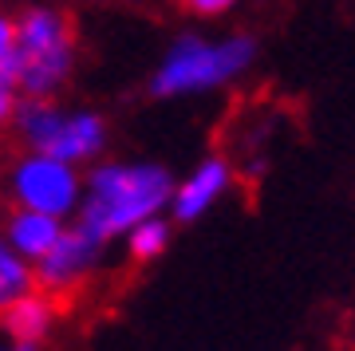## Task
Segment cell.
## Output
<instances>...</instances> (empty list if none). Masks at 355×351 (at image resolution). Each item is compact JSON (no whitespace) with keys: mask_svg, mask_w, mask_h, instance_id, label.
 <instances>
[{"mask_svg":"<svg viewBox=\"0 0 355 351\" xmlns=\"http://www.w3.org/2000/svg\"><path fill=\"white\" fill-rule=\"evenodd\" d=\"M123 245H127V257L135 264H154L158 257L170 252V245H174V221L166 214L146 217V221H139V225H130L127 233H123Z\"/></svg>","mask_w":355,"mask_h":351,"instance_id":"obj_10","label":"cell"},{"mask_svg":"<svg viewBox=\"0 0 355 351\" xmlns=\"http://www.w3.org/2000/svg\"><path fill=\"white\" fill-rule=\"evenodd\" d=\"M12 126L24 151L64 158L71 166L99 162L111 146V123L91 107H60L55 99H20Z\"/></svg>","mask_w":355,"mask_h":351,"instance_id":"obj_4","label":"cell"},{"mask_svg":"<svg viewBox=\"0 0 355 351\" xmlns=\"http://www.w3.org/2000/svg\"><path fill=\"white\" fill-rule=\"evenodd\" d=\"M55 320H60L55 296L44 289H28L0 308V336L16 339V343H36V348H44L48 336L55 332Z\"/></svg>","mask_w":355,"mask_h":351,"instance_id":"obj_8","label":"cell"},{"mask_svg":"<svg viewBox=\"0 0 355 351\" xmlns=\"http://www.w3.org/2000/svg\"><path fill=\"white\" fill-rule=\"evenodd\" d=\"M241 0H182V8L190 16H202V20H217V16H229Z\"/></svg>","mask_w":355,"mask_h":351,"instance_id":"obj_12","label":"cell"},{"mask_svg":"<svg viewBox=\"0 0 355 351\" xmlns=\"http://www.w3.org/2000/svg\"><path fill=\"white\" fill-rule=\"evenodd\" d=\"M76 24L55 4H32L16 16V48L8 79L24 99H55L76 71Z\"/></svg>","mask_w":355,"mask_h":351,"instance_id":"obj_3","label":"cell"},{"mask_svg":"<svg viewBox=\"0 0 355 351\" xmlns=\"http://www.w3.org/2000/svg\"><path fill=\"white\" fill-rule=\"evenodd\" d=\"M16 103H20V91H16V83H12L8 76H0V126L12 123Z\"/></svg>","mask_w":355,"mask_h":351,"instance_id":"obj_14","label":"cell"},{"mask_svg":"<svg viewBox=\"0 0 355 351\" xmlns=\"http://www.w3.org/2000/svg\"><path fill=\"white\" fill-rule=\"evenodd\" d=\"M233 186H237V166H233V158H225V154H205L182 178H174L166 217L178 221V225H193L214 205H221Z\"/></svg>","mask_w":355,"mask_h":351,"instance_id":"obj_6","label":"cell"},{"mask_svg":"<svg viewBox=\"0 0 355 351\" xmlns=\"http://www.w3.org/2000/svg\"><path fill=\"white\" fill-rule=\"evenodd\" d=\"M103 249H107V245H99L95 237H87L79 225H71V229L64 225V233L55 237V245L32 264V273H36V289L51 292V296L79 289V284L99 268Z\"/></svg>","mask_w":355,"mask_h":351,"instance_id":"obj_7","label":"cell"},{"mask_svg":"<svg viewBox=\"0 0 355 351\" xmlns=\"http://www.w3.org/2000/svg\"><path fill=\"white\" fill-rule=\"evenodd\" d=\"M170 189H174V174L162 162L99 158L83 174V198H79L76 209V225L99 245H111L130 225L166 214Z\"/></svg>","mask_w":355,"mask_h":351,"instance_id":"obj_1","label":"cell"},{"mask_svg":"<svg viewBox=\"0 0 355 351\" xmlns=\"http://www.w3.org/2000/svg\"><path fill=\"white\" fill-rule=\"evenodd\" d=\"M0 351H44V348H36V343H16V339L0 336Z\"/></svg>","mask_w":355,"mask_h":351,"instance_id":"obj_15","label":"cell"},{"mask_svg":"<svg viewBox=\"0 0 355 351\" xmlns=\"http://www.w3.org/2000/svg\"><path fill=\"white\" fill-rule=\"evenodd\" d=\"M8 300H12V296H8V292L0 289V308H4V304H8Z\"/></svg>","mask_w":355,"mask_h":351,"instance_id":"obj_16","label":"cell"},{"mask_svg":"<svg viewBox=\"0 0 355 351\" xmlns=\"http://www.w3.org/2000/svg\"><path fill=\"white\" fill-rule=\"evenodd\" d=\"M257 63V40L253 36H198L186 32L162 51V60L150 71V95L154 99H198L214 95L221 87H233L249 67Z\"/></svg>","mask_w":355,"mask_h":351,"instance_id":"obj_2","label":"cell"},{"mask_svg":"<svg viewBox=\"0 0 355 351\" xmlns=\"http://www.w3.org/2000/svg\"><path fill=\"white\" fill-rule=\"evenodd\" d=\"M4 189L16 209H36V214L67 221V217H76L79 198H83V170L64 158L28 151L8 166Z\"/></svg>","mask_w":355,"mask_h":351,"instance_id":"obj_5","label":"cell"},{"mask_svg":"<svg viewBox=\"0 0 355 351\" xmlns=\"http://www.w3.org/2000/svg\"><path fill=\"white\" fill-rule=\"evenodd\" d=\"M67 221H60V217H48V214H36V209H16L4 217V229H0V237L8 241L24 261L36 264L44 252L55 245V237L64 233Z\"/></svg>","mask_w":355,"mask_h":351,"instance_id":"obj_9","label":"cell"},{"mask_svg":"<svg viewBox=\"0 0 355 351\" xmlns=\"http://www.w3.org/2000/svg\"><path fill=\"white\" fill-rule=\"evenodd\" d=\"M12 48H16V16L8 8H0V76H8Z\"/></svg>","mask_w":355,"mask_h":351,"instance_id":"obj_13","label":"cell"},{"mask_svg":"<svg viewBox=\"0 0 355 351\" xmlns=\"http://www.w3.org/2000/svg\"><path fill=\"white\" fill-rule=\"evenodd\" d=\"M0 289L8 296H20V292L36 289V273H32V261H24L20 252L0 237Z\"/></svg>","mask_w":355,"mask_h":351,"instance_id":"obj_11","label":"cell"}]
</instances>
